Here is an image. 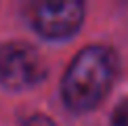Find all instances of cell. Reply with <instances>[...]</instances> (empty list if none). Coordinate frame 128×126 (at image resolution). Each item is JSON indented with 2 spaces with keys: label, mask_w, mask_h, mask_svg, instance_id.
<instances>
[{
  "label": "cell",
  "mask_w": 128,
  "mask_h": 126,
  "mask_svg": "<svg viewBox=\"0 0 128 126\" xmlns=\"http://www.w3.org/2000/svg\"><path fill=\"white\" fill-rule=\"evenodd\" d=\"M23 126H57V124L50 118H46L44 114H34L23 122Z\"/></svg>",
  "instance_id": "obj_5"
},
{
  "label": "cell",
  "mask_w": 128,
  "mask_h": 126,
  "mask_svg": "<svg viewBox=\"0 0 128 126\" xmlns=\"http://www.w3.org/2000/svg\"><path fill=\"white\" fill-rule=\"evenodd\" d=\"M44 61L34 46L6 42L0 46V82L8 88H30L44 78Z\"/></svg>",
  "instance_id": "obj_2"
},
{
  "label": "cell",
  "mask_w": 128,
  "mask_h": 126,
  "mask_svg": "<svg viewBox=\"0 0 128 126\" xmlns=\"http://www.w3.org/2000/svg\"><path fill=\"white\" fill-rule=\"evenodd\" d=\"M118 74V59L107 46H86L74 57L63 76V101L74 112L97 107L109 92Z\"/></svg>",
  "instance_id": "obj_1"
},
{
  "label": "cell",
  "mask_w": 128,
  "mask_h": 126,
  "mask_svg": "<svg viewBox=\"0 0 128 126\" xmlns=\"http://www.w3.org/2000/svg\"><path fill=\"white\" fill-rule=\"evenodd\" d=\"M111 126H128V99H124L114 112Z\"/></svg>",
  "instance_id": "obj_4"
},
{
  "label": "cell",
  "mask_w": 128,
  "mask_h": 126,
  "mask_svg": "<svg viewBox=\"0 0 128 126\" xmlns=\"http://www.w3.org/2000/svg\"><path fill=\"white\" fill-rule=\"evenodd\" d=\"M34 28L46 38H65L80 30L84 21V4L78 0L38 2L34 6Z\"/></svg>",
  "instance_id": "obj_3"
}]
</instances>
